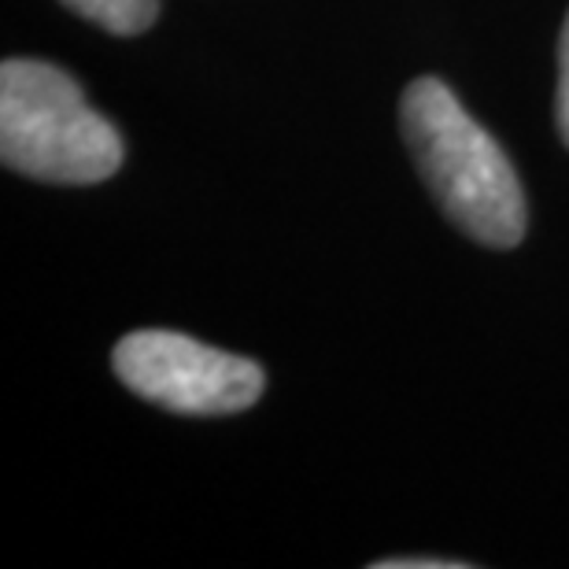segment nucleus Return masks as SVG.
<instances>
[{"label":"nucleus","mask_w":569,"mask_h":569,"mask_svg":"<svg viewBox=\"0 0 569 569\" xmlns=\"http://www.w3.org/2000/svg\"><path fill=\"white\" fill-rule=\"evenodd\" d=\"M122 133L89 104L82 86L56 63L4 60L0 67V159L49 186H93L122 167Z\"/></svg>","instance_id":"f03ea898"},{"label":"nucleus","mask_w":569,"mask_h":569,"mask_svg":"<svg viewBox=\"0 0 569 569\" xmlns=\"http://www.w3.org/2000/svg\"><path fill=\"white\" fill-rule=\"evenodd\" d=\"M133 396L174 415H237L263 396V367L170 329H138L111 351Z\"/></svg>","instance_id":"7ed1b4c3"},{"label":"nucleus","mask_w":569,"mask_h":569,"mask_svg":"<svg viewBox=\"0 0 569 569\" xmlns=\"http://www.w3.org/2000/svg\"><path fill=\"white\" fill-rule=\"evenodd\" d=\"M60 4L119 38L144 33L159 16V0H60Z\"/></svg>","instance_id":"20e7f679"},{"label":"nucleus","mask_w":569,"mask_h":569,"mask_svg":"<svg viewBox=\"0 0 569 569\" xmlns=\"http://www.w3.org/2000/svg\"><path fill=\"white\" fill-rule=\"evenodd\" d=\"M555 122H559L562 144L569 148V16L559 38V93H555Z\"/></svg>","instance_id":"39448f33"},{"label":"nucleus","mask_w":569,"mask_h":569,"mask_svg":"<svg viewBox=\"0 0 569 569\" xmlns=\"http://www.w3.org/2000/svg\"><path fill=\"white\" fill-rule=\"evenodd\" d=\"M378 569H466V562L455 559H385Z\"/></svg>","instance_id":"423d86ee"},{"label":"nucleus","mask_w":569,"mask_h":569,"mask_svg":"<svg viewBox=\"0 0 569 569\" xmlns=\"http://www.w3.org/2000/svg\"><path fill=\"white\" fill-rule=\"evenodd\" d=\"M400 127L418 174L440 211L488 248H515L526 237V192L510 156L440 78H415L400 104Z\"/></svg>","instance_id":"f257e3e1"}]
</instances>
